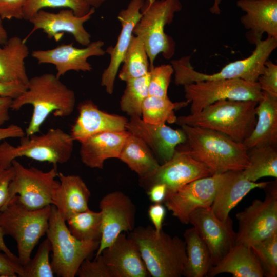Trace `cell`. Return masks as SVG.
Listing matches in <instances>:
<instances>
[{
  "label": "cell",
  "instance_id": "db71d44e",
  "mask_svg": "<svg viewBox=\"0 0 277 277\" xmlns=\"http://www.w3.org/2000/svg\"><path fill=\"white\" fill-rule=\"evenodd\" d=\"M222 0H213V4L209 9L210 12L214 14L219 15L221 13L220 5Z\"/></svg>",
  "mask_w": 277,
  "mask_h": 277
},
{
  "label": "cell",
  "instance_id": "4316f807",
  "mask_svg": "<svg viewBox=\"0 0 277 277\" xmlns=\"http://www.w3.org/2000/svg\"><path fill=\"white\" fill-rule=\"evenodd\" d=\"M228 273L234 277H263L261 265L251 248L234 244L226 254L209 269L207 276Z\"/></svg>",
  "mask_w": 277,
  "mask_h": 277
},
{
  "label": "cell",
  "instance_id": "e575fe53",
  "mask_svg": "<svg viewBox=\"0 0 277 277\" xmlns=\"http://www.w3.org/2000/svg\"><path fill=\"white\" fill-rule=\"evenodd\" d=\"M66 223L71 234L77 240L100 243L102 236L100 211L88 209L72 215Z\"/></svg>",
  "mask_w": 277,
  "mask_h": 277
},
{
  "label": "cell",
  "instance_id": "8d00e7d4",
  "mask_svg": "<svg viewBox=\"0 0 277 277\" xmlns=\"http://www.w3.org/2000/svg\"><path fill=\"white\" fill-rule=\"evenodd\" d=\"M45 8H66L82 16L89 13L91 7L84 0H27L23 7V19L28 21Z\"/></svg>",
  "mask_w": 277,
  "mask_h": 277
},
{
  "label": "cell",
  "instance_id": "ba28073f",
  "mask_svg": "<svg viewBox=\"0 0 277 277\" xmlns=\"http://www.w3.org/2000/svg\"><path fill=\"white\" fill-rule=\"evenodd\" d=\"M74 141L70 134L58 128L41 135H25L16 146L4 141L0 144V168H9L14 160L21 157L54 165L65 164L72 156Z\"/></svg>",
  "mask_w": 277,
  "mask_h": 277
},
{
  "label": "cell",
  "instance_id": "ee69618b",
  "mask_svg": "<svg viewBox=\"0 0 277 277\" xmlns=\"http://www.w3.org/2000/svg\"><path fill=\"white\" fill-rule=\"evenodd\" d=\"M23 277V266L0 251V276Z\"/></svg>",
  "mask_w": 277,
  "mask_h": 277
},
{
  "label": "cell",
  "instance_id": "9f6ffc18",
  "mask_svg": "<svg viewBox=\"0 0 277 277\" xmlns=\"http://www.w3.org/2000/svg\"><path fill=\"white\" fill-rule=\"evenodd\" d=\"M146 1H149V0H146Z\"/></svg>",
  "mask_w": 277,
  "mask_h": 277
},
{
  "label": "cell",
  "instance_id": "f35d334b",
  "mask_svg": "<svg viewBox=\"0 0 277 277\" xmlns=\"http://www.w3.org/2000/svg\"><path fill=\"white\" fill-rule=\"evenodd\" d=\"M51 251V244L47 238L40 244L34 258L23 266V277H53L49 260Z\"/></svg>",
  "mask_w": 277,
  "mask_h": 277
},
{
  "label": "cell",
  "instance_id": "cb8c5ba5",
  "mask_svg": "<svg viewBox=\"0 0 277 277\" xmlns=\"http://www.w3.org/2000/svg\"><path fill=\"white\" fill-rule=\"evenodd\" d=\"M129 132H105L80 142V156L82 163L91 168L102 169L106 160L119 159Z\"/></svg>",
  "mask_w": 277,
  "mask_h": 277
},
{
  "label": "cell",
  "instance_id": "d4e9b609",
  "mask_svg": "<svg viewBox=\"0 0 277 277\" xmlns=\"http://www.w3.org/2000/svg\"><path fill=\"white\" fill-rule=\"evenodd\" d=\"M59 186L52 198V204L66 221L72 215L89 209L90 191L83 179L77 175L58 172Z\"/></svg>",
  "mask_w": 277,
  "mask_h": 277
},
{
  "label": "cell",
  "instance_id": "7402d4cb",
  "mask_svg": "<svg viewBox=\"0 0 277 277\" xmlns=\"http://www.w3.org/2000/svg\"><path fill=\"white\" fill-rule=\"evenodd\" d=\"M77 109L78 115L70 134L74 141L80 142L98 133L126 130L127 118L101 110L90 100L81 102Z\"/></svg>",
  "mask_w": 277,
  "mask_h": 277
},
{
  "label": "cell",
  "instance_id": "2e32d148",
  "mask_svg": "<svg viewBox=\"0 0 277 277\" xmlns=\"http://www.w3.org/2000/svg\"><path fill=\"white\" fill-rule=\"evenodd\" d=\"M189 223L193 225L207 246L212 266L235 244L236 232L233 229L232 219L229 217L225 221L220 220L210 208H199L193 211Z\"/></svg>",
  "mask_w": 277,
  "mask_h": 277
},
{
  "label": "cell",
  "instance_id": "5bb4252c",
  "mask_svg": "<svg viewBox=\"0 0 277 277\" xmlns=\"http://www.w3.org/2000/svg\"><path fill=\"white\" fill-rule=\"evenodd\" d=\"M228 172L192 181L166 197L164 202L181 223H189L191 213L199 208H210Z\"/></svg>",
  "mask_w": 277,
  "mask_h": 277
},
{
  "label": "cell",
  "instance_id": "f5cc1de1",
  "mask_svg": "<svg viewBox=\"0 0 277 277\" xmlns=\"http://www.w3.org/2000/svg\"><path fill=\"white\" fill-rule=\"evenodd\" d=\"M8 40V36L7 30L5 28L3 19L0 17V45H4Z\"/></svg>",
  "mask_w": 277,
  "mask_h": 277
},
{
  "label": "cell",
  "instance_id": "9c48e42d",
  "mask_svg": "<svg viewBox=\"0 0 277 277\" xmlns=\"http://www.w3.org/2000/svg\"><path fill=\"white\" fill-rule=\"evenodd\" d=\"M52 253V269L58 277H74L82 263L96 251L100 243L77 240L70 232L66 221L52 205L46 232Z\"/></svg>",
  "mask_w": 277,
  "mask_h": 277
},
{
  "label": "cell",
  "instance_id": "4dcf8cb0",
  "mask_svg": "<svg viewBox=\"0 0 277 277\" xmlns=\"http://www.w3.org/2000/svg\"><path fill=\"white\" fill-rule=\"evenodd\" d=\"M183 236L186 259L182 275L186 277L207 276L212 266L207 246L193 227L187 229Z\"/></svg>",
  "mask_w": 277,
  "mask_h": 277
},
{
  "label": "cell",
  "instance_id": "30bf717a",
  "mask_svg": "<svg viewBox=\"0 0 277 277\" xmlns=\"http://www.w3.org/2000/svg\"><path fill=\"white\" fill-rule=\"evenodd\" d=\"M12 166L14 175L9 185L6 205L15 195L24 206L30 210L52 204L53 196L60 184L56 179L58 173L56 165L44 171L33 167H26L15 159Z\"/></svg>",
  "mask_w": 277,
  "mask_h": 277
},
{
  "label": "cell",
  "instance_id": "7c38bea8",
  "mask_svg": "<svg viewBox=\"0 0 277 277\" xmlns=\"http://www.w3.org/2000/svg\"><path fill=\"white\" fill-rule=\"evenodd\" d=\"M186 100L190 103V113L222 100L259 102L263 92L258 83L240 78L207 80L184 86Z\"/></svg>",
  "mask_w": 277,
  "mask_h": 277
},
{
  "label": "cell",
  "instance_id": "4fadbf2b",
  "mask_svg": "<svg viewBox=\"0 0 277 277\" xmlns=\"http://www.w3.org/2000/svg\"><path fill=\"white\" fill-rule=\"evenodd\" d=\"M212 175L206 166L192 156L188 148L176 149L169 160L160 165L151 175L140 179L139 182L146 190L155 184H165L167 196L192 181Z\"/></svg>",
  "mask_w": 277,
  "mask_h": 277
},
{
  "label": "cell",
  "instance_id": "44dd1931",
  "mask_svg": "<svg viewBox=\"0 0 277 277\" xmlns=\"http://www.w3.org/2000/svg\"><path fill=\"white\" fill-rule=\"evenodd\" d=\"M111 277H148L150 275L138 245L129 234L121 233L101 253Z\"/></svg>",
  "mask_w": 277,
  "mask_h": 277
},
{
  "label": "cell",
  "instance_id": "60d3db41",
  "mask_svg": "<svg viewBox=\"0 0 277 277\" xmlns=\"http://www.w3.org/2000/svg\"><path fill=\"white\" fill-rule=\"evenodd\" d=\"M258 83L262 92L277 98V65L267 60L262 73L258 77Z\"/></svg>",
  "mask_w": 277,
  "mask_h": 277
},
{
  "label": "cell",
  "instance_id": "8992f818",
  "mask_svg": "<svg viewBox=\"0 0 277 277\" xmlns=\"http://www.w3.org/2000/svg\"><path fill=\"white\" fill-rule=\"evenodd\" d=\"M52 205L37 210L24 206L14 196L0 211V226L4 235L11 236L17 245L19 263L25 265L34 248L46 234Z\"/></svg>",
  "mask_w": 277,
  "mask_h": 277
},
{
  "label": "cell",
  "instance_id": "11a10c76",
  "mask_svg": "<svg viewBox=\"0 0 277 277\" xmlns=\"http://www.w3.org/2000/svg\"><path fill=\"white\" fill-rule=\"evenodd\" d=\"M91 7L97 8L101 6L106 0H84Z\"/></svg>",
  "mask_w": 277,
  "mask_h": 277
},
{
  "label": "cell",
  "instance_id": "d6986e66",
  "mask_svg": "<svg viewBox=\"0 0 277 277\" xmlns=\"http://www.w3.org/2000/svg\"><path fill=\"white\" fill-rule=\"evenodd\" d=\"M126 129L142 140L163 163L172 157L179 145L187 141L182 129H174L165 123H148L138 116L130 117Z\"/></svg>",
  "mask_w": 277,
  "mask_h": 277
},
{
  "label": "cell",
  "instance_id": "83f0119b",
  "mask_svg": "<svg viewBox=\"0 0 277 277\" xmlns=\"http://www.w3.org/2000/svg\"><path fill=\"white\" fill-rule=\"evenodd\" d=\"M256 122L243 144L249 149L254 147L277 145V98L263 92L256 107Z\"/></svg>",
  "mask_w": 277,
  "mask_h": 277
},
{
  "label": "cell",
  "instance_id": "3957f363",
  "mask_svg": "<svg viewBox=\"0 0 277 277\" xmlns=\"http://www.w3.org/2000/svg\"><path fill=\"white\" fill-rule=\"evenodd\" d=\"M258 103L253 100H219L198 112L177 117L175 123L215 130L243 143L255 127Z\"/></svg>",
  "mask_w": 277,
  "mask_h": 277
},
{
  "label": "cell",
  "instance_id": "f546056e",
  "mask_svg": "<svg viewBox=\"0 0 277 277\" xmlns=\"http://www.w3.org/2000/svg\"><path fill=\"white\" fill-rule=\"evenodd\" d=\"M118 159L135 172L140 179L151 175L160 165L149 147L140 138L130 133Z\"/></svg>",
  "mask_w": 277,
  "mask_h": 277
},
{
  "label": "cell",
  "instance_id": "ac0fdd59",
  "mask_svg": "<svg viewBox=\"0 0 277 277\" xmlns=\"http://www.w3.org/2000/svg\"><path fill=\"white\" fill-rule=\"evenodd\" d=\"M101 40L91 42L83 48H78L71 43L63 44L54 48L48 50H36L32 51V56L39 64H50L55 66L56 76L60 78L69 71H91L92 65L88 62L91 56H103L106 52Z\"/></svg>",
  "mask_w": 277,
  "mask_h": 277
},
{
  "label": "cell",
  "instance_id": "5b68a950",
  "mask_svg": "<svg viewBox=\"0 0 277 277\" xmlns=\"http://www.w3.org/2000/svg\"><path fill=\"white\" fill-rule=\"evenodd\" d=\"M254 44L255 49L248 57L229 63L220 71L213 74L195 70L191 65L190 56L172 60L171 65L174 70V83L176 85L184 86L203 81L235 78L256 82L265 62L277 47V38L267 37Z\"/></svg>",
  "mask_w": 277,
  "mask_h": 277
},
{
  "label": "cell",
  "instance_id": "277c9868",
  "mask_svg": "<svg viewBox=\"0 0 277 277\" xmlns=\"http://www.w3.org/2000/svg\"><path fill=\"white\" fill-rule=\"evenodd\" d=\"M136 242L141 257L152 277L182 276L186 259L184 240L150 225L138 226L129 234Z\"/></svg>",
  "mask_w": 277,
  "mask_h": 277
},
{
  "label": "cell",
  "instance_id": "681fc988",
  "mask_svg": "<svg viewBox=\"0 0 277 277\" xmlns=\"http://www.w3.org/2000/svg\"><path fill=\"white\" fill-rule=\"evenodd\" d=\"M25 135V132L19 126L11 124L9 126L0 127V141L8 138H21Z\"/></svg>",
  "mask_w": 277,
  "mask_h": 277
},
{
  "label": "cell",
  "instance_id": "d6a6232c",
  "mask_svg": "<svg viewBox=\"0 0 277 277\" xmlns=\"http://www.w3.org/2000/svg\"><path fill=\"white\" fill-rule=\"evenodd\" d=\"M122 63L118 74L122 81L127 82L141 77L149 72L148 56L143 42L138 37L132 36Z\"/></svg>",
  "mask_w": 277,
  "mask_h": 277
},
{
  "label": "cell",
  "instance_id": "816d5d0a",
  "mask_svg": "<svg viewBox=\"0 0 277 277\" xmlns=\"http://www.w3.org/2000/svg\"><path fill=\"white\" fill-rule=\"evenodd\" d=\"M4 235H5L0 226V251L5 253L12 259L19 261L18 256L14 254L6 245L4 240Z\"/></svg>",
  "mask_w": 277,
  "mask_h": 277
},
{
  "label": "cell",
  "instance_id": "52a82bcc",
  "mask_svg": "<svg viewBox=\"0 0 277 277\" xmlns=\"http://www.w3.org/2000/svg\"><path fill=\"white\" fill-rule=\"evenodd\" d=\"M182 8L180 0H145L142 16L133 30V35L143 42L150 68L156 56L162 54L170 59L175 52V43L165 32V27L173 19L175 13Z\"/></svg>",
  "mask_w": 277,
  "mask_h": 277
},
{
  "label": "cell",
  "instance_id": "6da1fadb",
  "mask_svg": "<svg viewBox=\"0 0 277 277\" xmlns=\"http://www.w3.org/2000/svg\"><path fill=\"white\" fill-rule=\"evenodd\" d=\"M26 105L33 107L25 131V135L30 136L39 132L51 113L61 117L70 115L74 109L75 95L55 74L44 73L29 78L26 90L13 100L11 110H19Z\"/></svg>",
  "mask_w": 277,
  "mask_h": 277
},
{
  "label": "cell",
  "instance_id": "ffe728a7",
  "mask_svg": "<svg viewBox=\"0 0 277 277\" xmlns=\"http://www.w3.org/2000/svg\"><path fill=\"white\" fill-rule=\"evenodd\" d=\"M144 2L145 0H131L127 8L118 14L121 30L115 46L109 47L105 51L110 55V60L101 79V86L109 94L113 92L119 68L130 44L134 28L142 16L141 9Z\"/></svg>",
  "mask_w": 277,
  "mask_h": 277
},
{
  "label": "cell",
  "instance_id": "f907efd6",
  "mask_svg": "<svg viewBox=\"0 0 277 277\" xmlns=\"http://www.w3.org/2000/svg\"><path fill=\"white\" fill-rule=\"evenodd\" d=\"M12 101L11 98L0 96V126L10 119L9 110Z\"/></svg>",
  "mask_w": 277,
  "mask_h": 277
},
{
  "label": "cell",
  "instance_id": "836d02e7",
  "mask_svg": "<svg viewBox=\"0 0 277 277\" xmlns=\"http://www.w3.org/2000/svg\"><path fill=\"white\" fill-rule=\"evenodd\" d=\"M188 104L186 100L172 102L168 97L148 95L142 105L141 118L144 122L150 124L175 123L177 116L174 110L185 107Z\"/></svg>",
  "mask_w": 277,
  "mask_h": 277
},
{
  "label": "cell",
  "instance_id": "f1b7e54d",
  "mask_svg": "<svg viewBox=\"0 0 277 277\" xmlns=\"http://www.w3.org/2000/svg\"><path fill=\"white\" fill-rule=\"evenodd\" d=\"M0 45V82H22L27 85L29 82L25 60L29 55V49L24 39L13 36L7 43Z\"/></svg>",
  "mask_w": 277,
  "mask_h": 277
},
{
  "label": "cell",
  "instance_id": "7bdbcfd3",
  "mask_svg": "<svg viewBox=\"0 0 277 277\" xmlns=\"http://www.w3.org/2000/svg\"><path fill=\"white\" fill-rule=\"evenodd\" d=\"M27 0H0L2 19H23V7Z\"/></svg>",
  "mask_w": 277,
  "mask_h": 277
},
{
  "label": "cell",
  "instance_id": "ab89813d",
  "mask_svg": "<svg viewBox=\"0 0 277 277\" xmlns=\"http://www.w3.org/2000/svg\"><path fill=\"white\" fill-rule=\"evenodd\" d=\"M173 73L174 70L171 64H162L150 68L148 84L149 95L168 97V89Z\"/></svg>",
  "mask_w": 277,
  "mask_h": 277
},
{
  "label": "cell",
  "instance_id": "9a60e30c",
  "mask_svg": "<svg viewBox=\"0 0 277 277\" xmlns=\"http://www.w3.org/2000/svg\"><path fill=\"white\" fill-rule=\"evenodd\" d=\"M102 236L96 256L110 245L122 232L135 228L136 208L130 197L121 191L109 192L100 202Z\"/></svg>",
  "mask_w": 277,
  "mask_h": 277
},
{
  "label": "cell",
  "instance_id": "b9f144b4",
  "mask_svg": "<svg viewBox=\"0 0 277 277\" xmlns=\"http://www.w3.org/2000/svg\"><path fill=\"white\" fill-rule=\"evenodd\" d=\"M76 275L79 277H111L101 254L93 260L87 258L80 266Z\"/></svg>",
  "mask_w": 277,
  "mask_h": 277
},
{
  "label": "cell",
  "instance_id": "bcb514c9",
  "mask_svg": "<svg viewBox=\"0 0 277 277\" xmlns=\"http://www.w3.org/2000/svg\"><path fill=\"white\" fill-rule=\"evenodd\" d=\"M27 85L19 82H0V96L15 99L27 89Z\"/></svg>",
  "mask_w": 277,
  "mask_h": 277
},
{
  "label": "cell",
  "instance_id": "f6af8a7d",
  "mask_svg": "<svg viewBox=\"0 0 277 277\" xmlns=\"http://www.w3.org/2000/svg\"><path fill=\"white\" fill-rule=\"evenodd\" d=\"M14 175L12 166L7 169L0 168V211L6 205L9 196V187Z\"/></svg>",
  "mask_w": 277,
  "mask_h": 277
},
{
  "label": "cell",
  "instance_id": "603a6c76",
  "mask_svg": "<svg viewBox=\"0 0 277 277\" xmlns=\"http://www.w3.org/2000/svg\"><path fill=\"white\" fill-rule=\"evenodd\" d=\"M236 5L245 13L241 22L249 43L254 44L264 33L277 38V0H238Z\"/></svg>",
  "mask_w": 277,
  "mask_h": 277
},
{
  "label": "cell",
  "instance_id": "8fae6325",
  "mask_svg": "<svg viewBox=\"0 0 277 277\" xmlns=\"http://www.w3.org/2000/svg\"><path fill=\"white\" fill-rule=\"evenodd\" d=\"M264 200L255 199L236 214L239 228L235 244L251 245L277 232L276 181L269 182L264 188Z\"/></svg>",
  "mask_w": 277,
  "mask_h": 277
},
{
  "label": "cell",
  "instance_id": "7dc6e473",
  "mask_svg": "<svg viewBox=\"0 0 277 277\" xmlns=\"http://www.w3.org/2000/svg\"><path fill=\"white\" fill-rule=\"evenodd\" d=\"M148 214L155 231L160 232L166 214L165 207L161 203H154L149 206Z\"/></svg>",
  "mask_w": 277,
  "mask_h": 277
},
{
  "label": "cell",
  "instance_id": "484cf974",
  "mask_svg": "<svg viewBox=\"0 0 277 277\" xmlns=\"http://www.w3.org/2000/svg\"><path fill=\"white\" fill-rule=\"evenodd\" d=\"M241 171H228L214 197L210 209L221 221L230 217L231 210L252 190L264 189L269 183L249 181L242 175Z\"/></svg>",
  "mask_w": 277,
  "mask_h": 277
},
{
  "label": "cell",
  "instance_id": "1f68e13d",
  "mask_svg": "<svg viewBox=\"0 0 277 277\" xmlns=\"http://www.w3.org/2000/svg\"><path fill=\"white\" fill-rule=\"evenodd\" d=\"M249 165L242 175L252 182L264 177H277L276 146H265L247 150Z\"/></svg>",
  "mask_w": 277,
  "mask_h": 277
},
{
  "label": "cell",
  "instance_id": "c3c4849f",
  "mask_svg": "<svg viewBox=\"0 0 277 277\" xmlns=\"http://www.w3.org/2000/svg\"><path fill=\"white\" fill-rule=\"evenodd\" d=\"M150 201L154 203L164 202L167 194V187L164 184H155L147 190Z\"/></svg>",
  "mask_w": 277,
  "mask_h": 277
},
{
  "label": "cell",
  "instance_id": "d590c367",
  "mask_svg": "<svg viewBox=\"0 0 277 277\" xmlns=\"http://www.w3.org/2000/svg\"><path fill=\"white\" fill-rule=\"evenodd\" d=\"M149 72L143 77L126 82L120 105L121 110L130 117H141L143 102L149 95Z\"/></svg>",
  "mask_w": 277,
  "mask_h": 277
},
{
  "label": "cell",
  "instance_id": "e0dca14e",
  "mask_svg": "<svg viewBox=\"0 0 277 277\" xmlns=\"http://www.w3.org/2000/svg\"><path fill=\"white\" fill-rule=\"evenodd\" d=\"M95 9L91 7L89 13L82 16L76 15L72 10L68 8L57 13L41 10L28 20L33 25V29L24 40L26 42L33 32L41 30L49 38H53L56 42L66 32L71 34L78 44L87 46L91 42V36L84 28V24L91 18Z\"/></svg>",
  "mask_w": 277,
  "mask_h": 277
},
{
  "label": "cell",
  "instance_id": "7a4b0ae2",
  "mask_svg": "<svg viewBox=\"0 0 277 277\" xmlns=\"http://www.w3.org/2000/svg\"><path fill=\"white\" fill-rule=\"evenodd\" d=\"M187 137L188 149L212 175L243 171L248 166L247 149L243 143L209 129L181 126Z\"/></svg>",
  "mask_w": 277,
  "mask_h": 277
},
{
  "label": "cell",
  "instance_id": "74e56055",
  "mask_svg": "<svg viewBox=\"0 0 277 277\" xmlns=\"http://www.w3.org/2000/svg\"><path fill=\"white\" fill-rule=\"evenodd\" d=\"M258 259L265 276H277V232L250 246Z\"/></svg>",
  "mask_w": 277,
  "mask_h": 277
}]
</instances>
